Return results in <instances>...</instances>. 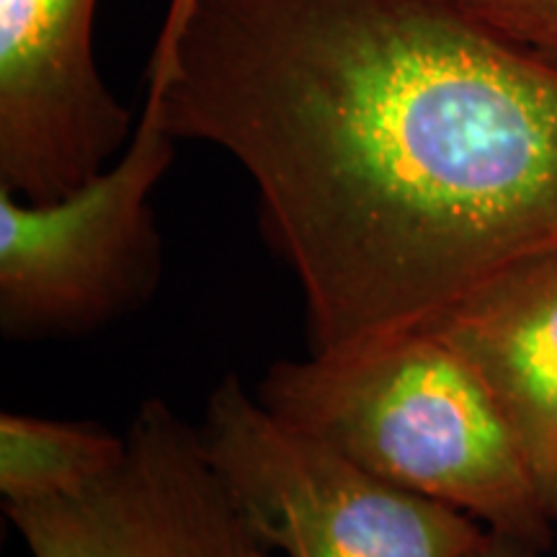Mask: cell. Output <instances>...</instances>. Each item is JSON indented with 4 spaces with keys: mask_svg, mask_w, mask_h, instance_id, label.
Segmentation results:
<instances>
[{
    "mask_svg": "<svg viewBox=\"0 0 557 557\" xmlns=\"http://www.w3.org/2000/svg\"><path fill=\"white\" fill-rule=\"evenodd\" d=\"M462 5L500 37L557 62V0H462Z\"/></svg>",
    "mask_w": 557,
    "mask_h": 557,
    "instance_id": "cell-9",
    "label": "cell"
},
{
    "mask_svg": "<svg viewBox=\"0 0 557 557\" xmlns=\"http://www.w3.org/2000/svg\"><path fill=\"white\" fill-rule=\"evenodd\" d=\"M263 406L387 483L447 504L542 553L555 521L483 382L413 329L338 357L269 367Z\"/></svg>",
    "mask_w": 557,
    "mask_h": 557,
    "instance_id": "cell-2",
    "label": "cell"
},
{
    "mask_svg": "<svg viewBox=\"0 0 557 557\" xmlns=\"http://www.w3.org/2000/svg\"><path fill=\"white\" fill-rule=\"evenodd\" d=\"M199 434L230 496L282 557H465L487 534L271 413L235 374L212 389Z\"/></svg>",
    "mask_w": 557,
    "mask_h": 557,
    "instance_id": "cell-4",
    "label": "cell"
},
{
    "mask_svg": "<svg viewBox=\"0 0 557 557\" xmlns=\"http://www.w3.org/2000/svg\"><path fill=\"white\" fill-rule=\"evenodd\" d=\"M181 139L165 116L163 73L124 150L65 197L24 201L0 189V331L9 341L81 338L135 315L163 278L152 194Z\"/></svg>",
    "mask_w": 557,
    "mask_h": 557,
    "instance_id": "cell-3",
    "label": "cell"
},
{
    "mask_svg": "<svg viewBox=\"0 0 557 557\" xmlns=\"http://www.w3.org/2000/svg\"><path fill=\"white\" fill-rule=\"evenodd\" d=\"M465 557H542V549L508 534L487 532Z\"/></svg>",
    "mask_w": 557,
    "mask_h": 557,
    "instance_id": "cell-10",
    "label": "cell"
},
{
    "mask_svg": "<svg viewBox=\"0 0 557 557\" xmlns=\"http://www.w3.org/2000/svg\"><path fill=\"white\" fill-rule=\"evenodd\" d=\"M150 60L173 135L253 181L310 354L557 246V62L462 0H169Z\"/></svg>",
    "mask_w": 557,
    "mask_h": 557,
    "instance_id": "cell-1",
    "label": "cell"
},
{
    "mask_svg": "<svg viewBox=\"0 0 557 557\" xmlns=\"http://www.w3.org/2000/svg\"><path fill=\"white\" fill-rule=\"evenodd\" d=\"M423 329L483 382L557 524V246L500 269Z\"/></svg>",
    "mask_w": 557,
    "mask_h": 557,
    "instance_id": "cell-7",
    "label": "cell"
},
{
    "mask_svg": "<svg viewBox=\"0 0 557 557\" xmlns=\"http://www.w3.org/2000/svg\"><path fill=\"white\" fill-rule=\"evenodd\" d=\"M127 438L94 421L0 416L3 506L37 504L81 491L124 457Z\"/></svg>",
    "mask_w": 557,
    "mask_h": 557,
    "instance_id": "cell-8",
    "label": "cell"
},
{
    "mask_svg": "<svg viewBox=\"0 0 557 557\" xmlns=\"http://www.w3.org/2000/svg\"><path fill=\"white\" fill-rule=\"evenodd\" d=\"M99 0H0V189L52 201L101 173L135 129L96 62Z\"/></svg>",
    "mask_w": 557,
    "mask_h": 557,
    "instance_id": "cell-6",
    "label": "cell"
},
{
    "mask_svg": "<svg viewBox=\"0 0 557 557\" xmlns=\"http://www.w3.org/2000/svg\"><path fill=\"white\" fill-rule=\"evenodd\" d=\"M124 457L67 496L3 506L32 557H276L169 403L132 416Z\"/></svg>",
    "mask_w": 557,
    "mask_h": 557,
    "instance_id": "cell-5",
    "label": "cell"
}]
</instances>
